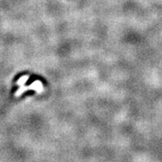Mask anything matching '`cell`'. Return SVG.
Segmentation results:
<instances>
[{
	"label": "cell",
	"instance_id": "7a4b0ae2",
	"mask_svg": "<svg viewBox=\"0 0 162 162\" xmlns=\"http://www.w3.org/2000/svg\"><path fill=\"white\" fill-rule=\"evenodd\" d=\"M28 78L29 76H23V77H22L21 78H19V80L17 82V85H18V86H23V85L27 82Z\"/></svg>",
	"mask_w": 162,
	"mask_h": 162
},
{
	"label": "cell",
	"instance_id": "6da1fadb",
	"mask_svg": "<svg viewBox=\"0 0 162 162\" xmlns=\"http://www.w3.org/2000/svg\"><path fill=\"white\" fill-rule=\"evenodd\" d=\"M28 90H35L37 91V93H41L43 91V85H42V82L40 81H35L33 83H31L30 85L27 86V87H25V86H21L18 91H16L15 96H19L24 92V91H28Z\"/></svg>",
	"mask_w": 162,
	"mask_h": 162
}]
</instances>
